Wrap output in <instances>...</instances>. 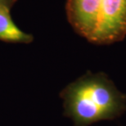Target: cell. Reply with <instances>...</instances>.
<instances>
[{
    "instance_id": "3957f363",
    "label": "cell",
    "mask_w": 126,
    "mask_h": 126,
    "mask_svg": "<svg viewBox=\"0 0 126 126\" xmlns=\"http://www.w3.org/2000/svg\"><path fill=\"white\" fill-rule=\"evenodd\" d=\"M102 0H66L70 24L80 36L90 40L97 27Z\"/></svg>"
},
{
    "instance_id": "6da1fadb",
    "label": "cell",
    "mask_w": 126,
    "mask_h": 126,
    "mask_svg": "<svg viewBox=\"0 0 126 126\" xmlns=\"http://www.w3.org/2000/svg\"><path fill=\"white\" fill-rule=\"evenodd\" d=\"M65 114L75 126H89L120 117L126 110V94L104 73H89L65 87L61 94Z\"/></svg>"
},
{
    "instance_id": "7a4b0ae2",
    "label": "cell",
    "mask_w": 126,
    "mask_h": 126,
    "mask_svg": "<svg viewBox=\"0 0 126 126\" xmlns=\"http://www.w3.org/2000/svg\"><path fill=\"white\" fill-rule=\"evenodd\" d=\"M126 36V0H102L96 30L89 42L110 44Z\"/></svg>"
},
{
    "instance_id": "277c9868",
    "label": "cell",
    "mask_w": 126,
    "mask_h": 126,
    "mask_svg": "<svg viewBox=\"0 0 126 126\" xmlns=\"http://www.w3.org/2000/svg\"><path fill=\"white\" fill-rule=\"evenodd\" d=\"M0 40L9 43L29 44L33 41V36L22 31L12 21L10 8L0 3Z\"/></svg>"
},
{
    "instance_id": "5b68a950",
    "label": "cell",
    "mask_w": 126,
    "mask_h": 126,
    "mask_svg": "<svg viewBox=\"0 0 126 126\" xmlns=\"http://www.w3.org/2000/svg\"><path fill=\"white\" fill-rule=\"evenodd\" d=\"M16 0H0V3H2L6 5L7 7H8L9 8H11V7L13 5Z\"/></svg>"
}]
</instances>
